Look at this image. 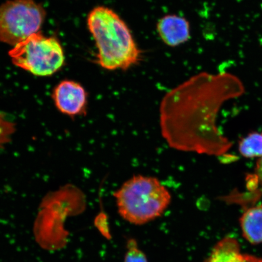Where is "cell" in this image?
Wrapping results in <instances>:
<instances>
[{"label":"cell","instance_id":"ba28073f","mask_svg":"<svg viewBox=\"0 0 262 262\" xmlns=\"http://www.w3.org/2000/svg\"><path fill=\"white\" fill-rule=\"evenodd\" d=\"M244 237L252 244L262 243V205L247 209L241 219Z\"/></svg>","mask_w":262,"mask_h":262},{"label":"cell","instance_id":"30bf717a","mask_svg":"<svg viewBox=\"0 0 262 262\" xmlns=\"http://www.w3.org/2000/svg\"><path fill=\"white\" fill-rule=\"evenodd\" d=\"M239 151L246 157H262V134H250L239 144Z\"/></svg>","mask_w":262,"mask_h":262},{"label":"cell","instance_id":"7a4b0ae2","mask_svg":"<svg viewBox=\"0 0 262 262\" xmlns=\"http://www.w3.org/2000/svg\"><path fill=\"white\" fill-rule=\"evenodd\" d=\"M96 40L98 63L106 70L126 71L140 60L141 52L128 26L113 10L98 6L88 16Z\"/></svg>","mask_w":262,"mask_h":262},{"label":"cell","instance_id":"6da1fadb","mask_svg":"<svg viewBox=\"0 0 262 262\" xmlns=\"http://www.w3.org/2000/svg\"><path fill=\"white\" fill-rule=\"evenodd\" d=\"M229 78L199 74L165 95L160 106V124L170 147L198 155H218L224 150L225 141L215 119Z\"/></svg>","mask_w":262,"mask_h":262},{"label":"cell","instance_id":"5b68a950","mask_svg":"<svg viewBox=\"0 0 262 262\" xmlns=\"http://www.w3.org/2000/svg\"><path fill=\"white\" fill-rule=\"evenodd\" d=\"M46 16L33 0H13L0 6V40L15 46L35 34Z\"/></svg>","mask_w":262,"mask_h":262},{"label":"cell","instance_id":"277c9868","mask_svg":"<svg viewBox=\"0 0 262 262\" xmlns=\"http://www.w3.org/2000/svg\"><path fill=\"white\" fill-rule=\"evenodd\" d=\"M9 55L16 67L40 77L56 73L64 61L63 49L56 39L38 32L15 45Z\"/></svg>","mask_w":262,"mask_h":262},{"label":"cell","instance_id":"52a82bcc","mask_svg":"<svg viewBox=\"0 0 262 262\" xmlns=\"http://www.w3.org/2000/svg\"><path fill=\"white\" fill-rule=\"evenodd\" d=\"M160 38L169 47L184 43L190 38V26L187 19L176 15H168L160 19L157 25Z\"/></svg>","mask_w":262,"mask_h":262},{"label":"cell","instance_id":"8992f818","mask_svg":"<svg viewBox=\"0 0 262 262\" xmlns=\"http://www.w3.org/2000/svg\"><path fill=\"white\" fill-rule=\"evenodd\" d=\"M52 97L58 110L68 116H81L86 113L88 94L77 82H60L54 88Z\"/></svg>","mask_w":262,"mask_h":262},{"label":"cell","instance_id":"4fadbf2b","mask_svg":"<svg viewBox=\"0 0 262 262\" xmlns=\"http://www.w3.org/2000/svg\"><path fill=\"white\" fill-rule=\"evenodd\" d=\"M257 172L258 178H259L262 183V157L257 162Z\"/></svg>","mask_w":262,"mask_h":262},{"label":"cell","instance_id":"3957f363","mask_svg":"<svg viewBox=\"0 0 262 262\" xmlns=\"http://www.w3.org/2000/svg\"><path fill=\"white\" fill-rule=\"evenodd\" d=\"M118 211L130 224L142 225L160 217L171 202L168 189L158 179L134 176L114 193Z\"/></svg>","mask_w":262,"mask_h":262},{"label":"cell","instance_id":"8fae6325","mask_svg":"<svg viewBox=\"0 0 262 262\" xmlns=\"http://www.w3.org/2000/svg\"><path fill=\"white\" fill-rule=\"evenodd\" d=\"M124 262H148L145 254L141 250L134 238H130L127 242Z\"/></svg>","mask_w":262,"mask_h":262},{"label":"cell","instance_id":"7c38bea8","mask_svg":"<svg viewBox=\"0 0 262 262\" xmlns=\"http://www.w3.org/2000/svg\"><path fill=\"white\" fill-rule=\"evenodd\" d=\"M235 262H262V259L250 255L241 254Z\"/></svg>","mask_w":262,"mask_h":262},{"label":"cell","instance_id":"9c48e42d","mask_svg":"<svg viewBox=\"0 0 262 262\" xmlns=\"http://www.w3.org/2000/svg\"><path fill=\"white\" fill-rule=\"evenodd\" d=\"M241 254L237 241L232 238H225L216 245L205 262H235Z\"/></svg>","mask_w":262,"mask_h":262}]
</instances>
